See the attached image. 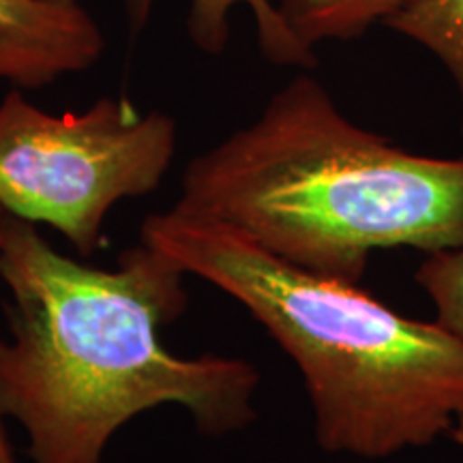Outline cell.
<instances>
[{"label":"cell","instance_id":"3","mask_svg":"<svg viewBox=\"0 0 463 463\" xmlns=\"http://www.w3.org/2000/svg\"><path fill=\"white\" fill-rule=\"evenodd\" d=\"M142 241L228 294L303 375L324 453L386 459L463 425V345L358 283L283 262L239 230L172 206Z\"/></svg>","mask_w":463,"mask_h":463},{"label":"cell","instance_id":"10","mask_svg":"<svg viewBox=\"0 0 463 463\" xmlns=\"http://www.w3.org/2000/svg\"><path fill=\"white\" fill-rule=\"evenodd\" d=\"M5 414L0 412V463H17L14 447H11V439L5 431Z\"/></svg>","mask_w":463,"mask_h":463},{"label":"cell","instance_id":"12","mask_svg":"<svg viewBox=\"0 0 463 463\" xmlns=\"http://www.w3.org/2000/svg\"><path fill=\"white\" fill-rule=\"evenodd\" d=\"M450 439H455V442L459 444V447H463V425H459L453 433H450Z\"/></svg>","mask_w":463,"mask_h":463},{"label":"cell","instance_id":"8","mask_svg":"<svg viewBox=\"0 0 463 463\" xmlns=\"http://www.w3.org/2000/svg\"><path fill=\"white\" fill-rule=\"evenodd\" d=\"M433 54L447 69L459 95L463 133V0H414L384 22Z\"/></svg>","mask_w":463,"mask_h":463},{"label":"cell","instance_id":"5","mask_svg":"<svg viewBox=\"0 0 463 463\" xmlns=\"http://www.w3.org/2000/svg\"><path fill=\"white\" fill-rule=\"evenodd\" d=\"M106 37L82 3L0 0V82L39 90L99 62Z\"/></svg>","mask_w":463,"mask_h":463},{"label":"cell","instance_id":"11","mask_svg":"<svg viewBox=\"0 0 463 463\" xmlns=\"http://www.w3.org/2000/svg\"><path fill=\"white\" fill-rule=\"evenodd\" d=\"M9 219L11 215L7 211H5L3 206H0V242H3L5 239V232H7V225H9Z\"/></svg>","mask_w":463,"mask_h":463},{"label":"cell","instance_id":"2","mask_svg":"<svg viewBox=\"0 0 463 463\" xmlns=\"http://www.w3.org/2000/svg\"><path fill=\"white\" fill-rule=\"evenodd\" d=\"M174 206L309 273L361 283L380 249L463 247V159L363 129L303 71L251 125L189 161Z\"/></svg>","mask_w":463,"mask_h":463},{"label":"cell","instance_id":"6","mask_svg":"<svg viewBox=\"0 0 463 463\" xmlns=\"http://www.w3.org/2000/svg\"><path fill=\"white\" fill-rule=\"evenodd\" d=\"M155 0H125L127 20L133 33L148 24ZM245 7L253 15L260 50L266 61L279 67H298L311 71L317 65L316 50H309L289 31L273 0H191L189 37L204 54L219 56L230 42L232 9Z\"/></svg>","mask_w":463,"mask_h":463},{"label":"cell","instance_id":"1","mask_svg":"<svg viewBox=\"0 0 463 463\" xmlns=\"http://www.w3.org/2000/svg\"><path fill=\"white\" fill-rule=\"evenodd\" d=\"M187 277L144 241L112 270L75 262L11 215L0 242L11 297L0 412L24 430L33 463H103L116 431L157 405H181L208 438L258 419L256 364L183 358L161 344L159 328L187 311Z\"/></svg>","mask_w":463,"mask_h":463},{"label":"cell","instance_id":"13","mask_svg":"<svg viewBox=\"0 0 463 463\" xmlns=\"http://www.w3.org/2000/svg\"><path fill=\"white\" fill-rule=\"evenodd\" d=\"M48 3H80V0H48Z\"/></svg>","mask_w":463,"mask_h":463},{"label":"cell","instance_id":"7","mask_svg":"<svg viewBox=\"0 0 463 463\" xmlns=\"http://www.w3.org/2000/svg\"><path fill=\"white\" fill-rule=\"evenodd\" d=\"M414 0H277L289 31L309 50L324 42H352Z\"/></svg>","mask_w":463,"mask_h":463},{"label":"cell","instance_id":"9","mask_svg":"<svg viewBox=\"0 0 463 463\" xmlns=\"http://www.w3.org/2000/svg\"><path fill=\"white\" fill-rule=\"evenodd\" d=\"M414 281L430 294L436 322L463 345V247L427 253Z\"/></svg>","mask_w":463,"mask_h":463},{"label":"cell","instance_id":"4","mask_svg":"<svg viewBox=\"0 0 463 463\" xmlns=\"http://www.w3.org/2000/svg\"><path fill=\"white\" fill-rule=\"evenodd\" d=\"M176 153V120L142 114L127 97L50 114L11 89L0 101V206L61 232L80 256L103 247L120 200L159 187Z\"/></svg>","mask_w":463,"mask_h":463}]
</instances>
